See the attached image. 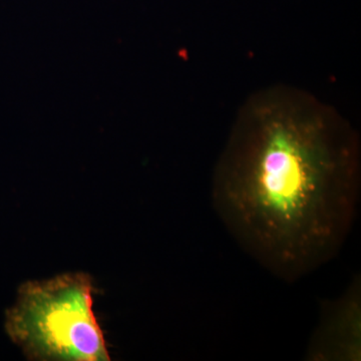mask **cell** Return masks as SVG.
<instances>
[{
    "instance_id": "cell-1",
    "label": "cell",
    "mask_w": 361,
    "mask_h": 361,
    "mask_svg": "<svg viewBox=\"0 0 361 361\" xmlns=\"http://www.w3.org/2000/svg\"><path fill=\"white\" fill-rule=\"evenodd\" d=\"M360 135L314 94L276 85L240 109L214 169L212 203L256 262L293 283L336 257L360 204Z\"/></svg>"
},
{
    "instance_id": "cell-2",
    "label": "cell",
    "mask_w": 361,
    "mask_h": 361,
    "mask_svg": "<svg viewBox=\"0 0 361 361\" xmlns=\"http://www.w3.org/2000/svg\"><path fill=\"white\" fill-rule=\"evenodd\" d=\"M92 295V278L82 272L26 282L7 314V332L30 360L109 361Z\"/></svg>"
},
{
    "instance_id": "cell-3",
    "label": "cell",
    "mask_w": 361,
    "mask_h": 361,
    "mask_svg": "<svg viewBox=\"0 0 361 361\" xmlns=\"http://www.w3.org/2000/svg\"><path fill=\"white\" fill-rule=\"evenodd\" d=\"M304 360H361V277L351 279L341 295L322 302L319 319L308 341Z\"/></svg>"
}]
</instances>
